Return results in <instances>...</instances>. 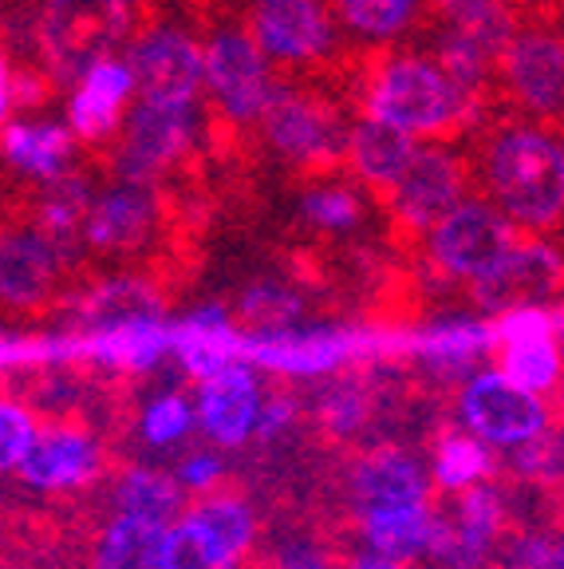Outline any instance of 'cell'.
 I'll list each match as a JSON object with an SVG mask.
<instances>
[{
    "instance_id": "cell-21",
    "label": "cell",
    "mask_w": 564,
    "mask_h": 569,
    "mask_svg": "<svg viewBox=\"0 0 564 569\" xmlns=\"http://www.w3.org/2000/svg\"><path fill=\"white\" fill-rule=\"evenodd\" d=\"M505 76L510 88L530 111L553 116L564 107V44L553 36H517L505 48Z\"/></svg>"
},
{
    "instance_id": "cell-1",
    "label": "cell",
    "mask_w": 564,
    "mask_h": 569,
    "mask_svg": "<svg viewBox=\"0 0 564 569\" xmlns=\"http://www.w3.org/2000/svg\"><path fill=\"white\" fill-rule=\"evenodd\" d=\"M490 187L521 226H548L564 213V147L548 134L517 127L490 147Z\"/></svg>"
},
{
    "instance_id": "cell-27",
    "label": "cell",
    "mask_w": 564,
    "mask_h": 569,
    "mask_svg": "<svg viewBox=\"0 0 564 569\" xmlns=\"http://www.w3.org/2000/svg\"><path fill=\"white\" fill-rule=\"evenodd\" d=\"M490 345H494V325H482V320H466V317L434 320L423 332L406 337V348H411L423 365H431L439 376L470 372V365H474Z\"/></svg>"
},
{
    "instance_id": "cell-2",
    "label": "cell",
    "mask_w": 564,
    "mask_h": 569,
    "mask_svg": "<svg viewBox=\"0 0 564 569\" xmlns=\"http://www.w3.org/2000/svg\"><path fill=\"white\" fill-rule=\"evenodd\" d=\"M131 12L123 0H44L40 52L60 83H75L127 40Z\"/></svg>"
},
{
    "instance_id": "cell-14",
    "label": "cell",
    "mask_w": 564,
    "mask_h": 569,
    "mask_svg": "<svg viewBox=\"0 0 564 569\" xmlns=\"http://www.w3.org/2000/svg\"><path fill=\"white\" fill-rule=\"evenodd\" d=\"M60 249L40 226H4L0 230V305L40 309L60 284Z\"/></svg>"
},
{
    "instance_id": "cell-39",
    "label": "cell",
    "mask_w": 564,
    "mask_h": 569,
    "mask_svg": "<svg viewBox=\"0 0 564 569\" xmlns=\"http://www.w3.org/2000/svg\"><path fill=\"white\" fill-rule=\"evenodd\" d=\"M320 419L332 436H352L355 427L367 419L371 411V396L363 388L360 376H344V380H332L320 396Z\"/></svg>"
},
{
    "instance_id": "cell-47",
    "label": "cell",
    "mask_w": 564,
    "mask_h": 569,
    "mask_svg": "<svg viewBox=\"0 0 564 569\" xmlns=\"http://www.w3.org/2000/svg\"><path fill=\"white\" fill-rule=\"evenodd\" d=\"M289 569H320V566H316V561H312V558H300V561H292Z\"/></svg>"
},
{
    "instance_id": "cell-3",
    "label": "cell",
    "mask_w": 564,
    "mask_h": 569,
    "mask_svg": "<svg viewBox=\"0 0 564 569\" xmlns=\"http://www.w3.org/2000/svg\"><path fill=\"white\" fill-rule=\"evenodd\" d=\"M470 99L450 80L446 68L419 56L383 63V71L371 83L367 116L399 127L406 134H439L466 111Z\"/></svg>"
},
{
    "instance_id": "cell-41",
    "label": "cell",
    "mask_w": 564,
    "mask_h": 569,
    "mask_svg": "<svg viewBox=\"0 0 564 569\" xmlns=\"http://www.w3.org/2000/svg\"><path fill=\"white\" fill-rule=\"evenodd\" d=\"M36 439V419L28 408L0 400V471H17Z\"/></svg>"
},
{
    "instance_id": "cell-8",
    "label": "cell",
    "mask_w": 564,
    "mask_h": 569,
    "mask_svg": "<svg viewBox=\"0 0 564 569\" xmlns=\"http://www.w3.org/2000/svg\"><path fill=\"white\" fill-rule=\"evenodd\" d=\"M513 230L494 206L485 202H459L431 230V258L442 273L477 281L497 261L510 253Z\"/></svg>"
},
{
    "instance_id": "cell-6",
    "label": "cell",
    "mask_w": 564,
    "mask_h": 569,
    "mask_svg": "<svg viewBox=\"0 0 564 569\" xmlns=\"http://www.w3.org/2000/svg\"><path fill=\"white\" fill-rule=\"evenodd\" d=\"M205 88L233 123L261 119L273 96V80H269L265 48L256 44V36L238 32V28L213 32V40L205 44Z\"/></svg>"
},
{
    "instance_id": "cell-7",
    "label": "cell",
    "mask_w": 564,
    "mask_h": 569,
    "mask_svg": "<svg viewBox=\"0 0 564 569\" xmlns=\"http://www.w3.org/2000/svg\"><path fill=\"white\" fill-rule=\"evenodd\" d=\"M134 91L147 103H198L205 83V48L182 28H150L131 48Z\"/></svg>"
},
{
    "instance_id": "cell-46",
    "label": "cell",
    "mask_w": 564,
    "mask_h": 569,
    "mask_svg": "<svg viewBox=\"0 0 564 569\" xmlns=\"http://www.w3.org/2000/svg\"><path fill=\"white\" fill-rule=\"evenodd\" d=\"M9 107H12V71L4 63V56H0V123L9 116Z\"/></svg>"
},
{
    "instance_id": "cell-13",
    "label": "cell",
    "mask_w": 564,
    "mask_h": 569,
    "mask_svg": "<svg viewBox=\"0 0 564 569\" xmlns=\"http://www.w3.org/2000/svg\"><path fill=\"white\" fill-rule=\"evenodd\" d=\"M462 202V170L439 147H415L406 170L391 187V210L406 230H434Z\"/></svg>"
},
{
    "instance_id": "cell-38",
    "label": "cell",
    "mask_w": 564,
    "mask_h": 569,
    "mask_svg": "<svg viewBox=\"0 0 564 569\" xmlns=\"http://www.w3.org/2000/svg\"><path fill=\"white\" fill-rule=\"evenodd\" d=\"M348 28L367 40H391L403 32L419 12V0H335Z\"/></svg>"
},
{
    "instance_id": "cell-33",
    "label": "cell",
    "mask_w": 564,
    "mask_h": 569,
    "mask_svg": "<svg viewBox=\"0 0 564 569\" xmlns=\"http://www.w3.org/2000/svg\"><path fill=\"white\" fill-rule=\"evenodd\" d=\"M304 312V301H300L296 289H289L284 281H253L241 293V325L249 329V337H265V332H281L292 329Z\"/></svg>"
},
{
    "instance_id": "cell-36",
    "label": "cell",
    "mask_w": 564,
    "mask_h": 569,
    "mask_svg": "<svg viewBox=\"0 0 564 569\" xmlns=\"http://www.w3.org/2000/svg\"><path fill=\"white\" fill-rule=\"evenodd\" d=\"M300 213H304V222L316 226V230H324V233H348L360 226L363 206L352 187H344V182H328V187L304 190Z\"/></svg>"
},
{
    "instance_id": "cell-34",
    "label": "cell",
    "mask_w": 564,
    "mask_h": 569,
    "mask_svg": "<svg viewBox=\"0 0 564 569\" xmlns=\"http://www.w3.org/2000/svg\"><path fill=\"white\" fill-rule=\"evenodd\" d=\"M167 558L170 569H238V558L194 515L167 530Z\"/></svg>"
},
{
    "instance_id": "cell-32",
    "label": "cell",
    "mask_w": 564,
    "mask_h": 569,
    "mask_svg": "<svg viewBox=\"0 0 564 569\" xmlns=\"http://www.w3.org/2000/svg\"><path fill=\"white\" fill-rule=\"evenodd\" d=\"M115 502H119V515L150 518V522L167 526L170 518L182 510V482L162 471H142V467H134V471H127L123 479H119Z\"/></svg>"
},
{
    "instance_id": "cell-48",
    "label": "cell",
    "mask_w": 564,
    "mask_h": 569,
    "mask_svg": "<svg viewBox=\"0 0 564 569\" xmlns=\"http://www.w3.org/2000/svg\"><path fill=\"white\" fill-rule=\"evenodd\" d=\"M556 569H564V542H556Z\"/></svg>"
},
{
    "instance_id": "cell-22",
    "label": "cell",
    "mask_w": 564,
    "mask_h": 569,
    "mask_svg": "<svg viewBox=\"0 0 564 569\" xmlns=\"http://www.w3.org/2000/svg\"><path fill=\"white\" fill-rule=\"evenodd\" d=\"M352 502L360 510V518L423 507L426 479L419 471V462L406 459L403 451H371L355 462L352 471Z\"/></svg>"
},
{
    "instance_id": "cell-4",
    "label": "cell",
    "mask_w": 564,
    "mask_h": 569,
    "mask_svg": "<svg viewBox=\"0 0 564 569\" xmlns=\"http://www.w3.org/2000/svg\"><path fill=\"white\" fill-rule=\"evenodd\" d=\"M380 345L383 340L371 332L292 325V329L265 332V337H241V360L284 376H328Z\"/></svg>"
},
{
    "instance_id": "cell-18",
    "label": "cell",
    "mask_w": 564,
    "mask_h": 569,
    "mask_svg": "<svg viewBox=\"0 0 564 569\" xmlns=\"http://www.w3.org/2000/svg\"><path fill=\"white\" fill-rule=\"evenodd\" d=\"M99 471H103V451H99V443L88 431H75V427L36 431L32 447H28V455L17 467L20 482H28L36 490L88 487Z\"/></svg>"
},
{
    "instance_id": "cell-29",
    "label": "cell",
    "mask_w": 564,
    "mask_h": 569,
    "mask_svg": "<svg viewBox=\"0 0 564 569\" xmlns=\"http://www.w3.org/2000/svg\"><path fill=\"white\" fill-rule=\"evenodd\" d=\"M167 530L170 526L150 522V518L119 515L99 533L95 569H170Z\"/></svg>"
},
{
    "instance_id": "cell-44",
    "label": "cell",
    "mask_w": 564,
    "mask_h": 569,
    "mask_svg": "<svg viewBox=\"0 0 564 569\" xmlns=\"http://www.w3.org/2000/svg\"><path fill=\"white\" fill-rule=\"evenodd\" d=\"M289 419H292V403L289 400H281V396H276V400H265V403H261V416H256L253 436L256 439H273L276 431L289 423Z\"/></svg>"
},
{
    "instance_id": "cell-24",
    "label": "cell",
    "mask_w": 564,
    "mask_h": 569,
    "mask_svg": "<svg viewBox=\"0 0 564 569\" xmlns=\"http://www.w3.org/2000/svg\"><path fill=\"white\" fill-rule=\"evenodd\" d=\"M139 320H162L159 289L142 277H111V281L95 284L91 293H83L80 309H75V325L83 329V337L139 325Z\"/></svg>"
},
{
    "instance_id": "cell-35",
    "label": "cell",
    "mask_w": 564,
    "mask_h": 569,
    "mask_svg": "<svg viewBox=\"0 0 564 569\" xmlns=\"http://www.w3.org/2000/svg\"><path fill=\"white\" fill-rule=\"evenodd\" d=\"M490 451H485V443L474 436V431H466V436H446L439 443V455H434V479H439L442 490H466L474 487V482H482L485 475H490Z\"/></svg>"
},
{
    "instance_id": "cell-15",
    "label": "cell",
    "mask_w": 564,
    "mask_h": 569,
    "mask_svg": "<svg viewBox=\"0 0 564 569\" xmlns=\"http://www.w3.org/2000/svg\"><path fill=\"white\" fill-rule=\"evenodd\" d=\"M502 515L505 510L497 490L482 487V482L459 490L454 515H439L431 553H439L454 569H477L490 558L497 533H502Z\"/></svg>"
},
{
    "instance_id": "cell-11",
    "label": "cell",
    "mask_w": 564,
    "mask_h": 569,
    "mask_svg": "<svg viewBox=\"0 0 564 569\" xmlns=\"http://www.w3.org/2000/svg\"><path fill=\"white\" fill-rule=\"evenodd\" d=\"M502 372L530 391H548L561 380V348H556V320L541 305L510 309L494 320V345Z\"/></svg>"
},
{
    "instance_id": "cell-49",
    "label": "cell",
    "mask_w": 564,
    "mask_h": 569,
    "mask_svg": "<svg viewBox=\"0 0 564 569\" xmlns=\"http://www.w3.org/2000/svg\"><path fill=\"white\" fill-rule=\"evenodd\" d=\"M123 4H139V0H123Z\"/></svg>"
},
{
    "instance_id": "cell-43",
    "label": "cell",
    "mask_w": 564,
    "mask_h": 569,
    "mask_svg": "<svg viewBox=\"0 0 564 569\" xmlns=\"http://www.w3.org/2000/svg\"><path fill=\"white\" fill-rule=\"evenodd\" d=\"M221 479V459L218 455H190V459L178 467V482L185 490H210Z\"/></svg>"
},
{
    "instance_id": "cell-37",
    "label": "cell",
    "mask_w": 564,
    "mask_h": 569,
    "mask_svg": "<svg viewBox=\"0 0 564 569\" xmlns=\"http://www.w3.org/2000/svg\"><path fill=\"white\" fill-rule=\"evenodd\" d=\"M190 515H194L238 561L245 558L249 546H253V538H256L253 515H249V507L238 502V498H205V502H198V507L190 510Z\"/></svg>"
},
{
    "instance_id": "cell-17",
    "label": "cell",
    "mask_w": 564,
    "mask_h": 569,
    "mask_svg": "<svg viewBox=\"0 0 564 569\" xmlns=\"http://www.w3.org/2000/svg\"><path fill=\"white\" fill-rule=\"evenodd\" d=\"M159 194L142 178H119L115 187L99 190L88 213V246L103 253H123L154 233Z\"/></svg>"
},
{
    "instance_id": "cell-10",
    "label": "cell",
    "mask_w": 564,
    "mask_h": 569,
    "mask_svg": "<svg viewBox=\"0 0 564 569\" xmlns=\"http://www.w3.org/2000/svg\"><path fill=\"white\" fill-rule=\"evenodd\" d=\"M261 127H265L273 151H281L300 167H324L335 154H344V134L335 127L332 111L304 91L273 88L265 111H261Z\"/></svg>"
},
{
    "instance_id": "cell-25",
    "label": "cell",
    "mask_w": 564,
    "mask_h": 569,
    "mask_svg": "<svg viewBox=\"0 0 564 569\" xmlns=\"http://www.w3.org/2000/svg\"><path fill=\"white\" fill-rule=\"evenodd\" d=\"M71 127L52 123V119H32V123H9L0 134V154L12 170L40 182L68 174L71 167Z\"/></svg>"
},
{
    "instance_id": "cell-12",
    "label": "cell",
    "mask_w": 564,
    "mask_h": 569,
    "mask_svg": "<svg viewBox=\"0 0 564 569\" xmlns=\"http://www.w3.org/2000/svg\"><path fill=\"white\" fill-rule=\"evenodd\" d=\"M564 281V261L556 249L541 246V241H513L510 253L497 261L485 277L474 281V297L482 309L490 312H510L525 309V305H541L553 297Z\"/></svg>"
},
{
    "instance_id": "cell-9",
    "label": "cell",
    "mask_w": 564,
    "mask_h": 569,
    "mask_svg": "<svg viewBox=\"0 0 564 569\" xmlns=\"http://www.w3.org/2000/svg\"><path fill=\"white\" fill-rule=\"evenodd\" d=\"M194 139V103H139L131 107L119 147V178H150L178 162Z\"/></svg>"
},
{
    "instance_id": "cell-31",
    "label": "cell",
    "mask_w": 564,
    "mask_h": 569,
    "mask_svg": "<svg viewBox=\"0 0 564 569\" xmlns=\"http://www.w3.org/2000/svg\"><path fill=\"white\" fill-rule=\"evenodd\" d=\"M360 522H363V538H367L371 550L387 553V558H395V561H411V558H419V553H431L439 515L431 510V502H423V507L367 515V518H360Z\"/></svg>"
},
{
    "instance_id": "cell-40",
    "label": "cell",
    "mask_w": 564,
    "mask_h": 569,
    "mask_svg": "<svg viewBox=\"0 0 564 569\" xmlns=\"http://www.w3.org/2000/svg\"><path fill=\"white\" fill-rule=\"evenodd\" d=\"M190 427H194V408H190L185 396H178V391L159 396V400L147 408V416H142V436L154 447L182 443V439L190 436Z\"/></svg>"
},
{
    "instance_id": "cell-45",
    "label": "cell",
    "mask_w": 564,
    "mask_h": 569,
    "mask_svg": "<svg viewBox=\"0 0 564 569\" xmlns=\"http://www.w3.org/2000/svg\"><path fill=\"white\" fill-rule=\"evenodd\" d=\"M348 569H403V561H395V558H387V553H380V550H363V553H355L352 561H348Z\"/></svg>"
},
{
    "instance_id": "cell-42",
    "label": "cell",
    "mask_w": 564,
    "mask_h": 569,
    "mask_svg": "<svg viewBox=\"0 0 564 569\" xmlns=\"http://www.w3.org/2000/svg\"><path fill=\"white\" fill-rule=\"evenodd\" d=\"M505 569H556V542L548 538H525L510 550Z\"/></svg>"
},
{
    "instance_id": "cell-23",
    "label": "cell",
    "mask_w": 564,
    "mask_h": 569,
    "mask_svg": "<svg viewBox=\"0 0 564 569\" xmlns=\"http://www.w3.org/2000/svg\"><path fill=\"white\" fill-rule=\"evenodd\" d=\"M174 356L198 383L241 360V332L233 329L230 309L202 305V309L185 312L174 325Z\"/></svg>"
},
{
    "instance_id": "cell-20",
    "label": "cell",
    "mask_w": 564,
    "mask_h": 569,
    "mask_svg": "<svg viewBox=\"0 0 564 569\" xmlns=\"http://www.w3.org/2000/svg\"><path fill=\"white\" fill-rule=\"evenodd\" d=\"M261 383H256L253 365L233 360L230 368H221L218 376L202 380V396H198V419H202L205 436L221 447H241L256 431V416H261Z\"/></svg>"
},
{
    "instance_id": "cell-28",
    "label": "cell",
    "mask_w": 564,
    "mask_h": 569,
    "mask_svg": "<svg viewBox=\"0 0 564 569\" xmlns=\"http://www.w3.org/2000/svg\"><path fill=\"white\" fill-rule=\"evenodd\" d=\"M91 187L80 174H60L44 182L40 198V230L48 233L63 261H75L88 249V213H91Z\"/></svg>"
},
{
    "instance_id": "cell-19",
    "label": "cell",
    "mask_w": 564,
    "mask_h": 569,
    "mask_svg": "<svg viewBox=\"0 0 564 569\" xmlns=\"http://www.w3.org/2000/svg\"><path fill=\"white\" fill-rule=\"evenodd\" d=\"M134 91V68L131 60L107 56L95 68H88L75 80V91L68 99V127L71 134H80L88 142L111 139L123 123V111L131 103Z\"/></svg>"
},
{
    "instance_id": "cell-5",
    "label": "cell",
    "mask_w": 564,
    "mask_h": 569,
    "mask_svg": "<svg viewBox=\"0 0 564 569\" xmlns=\"http://www.w3.org/2000/svg\"><path fill=\"white\" fill-rule=\"evenodd\" d=\"M459 411L466 431H474L485 447H521L545 436L548 423V411L537 391L513 383L502 368L470 376L462 388Z\"/></svg>"
},
{
    "instance_id": "cell-26",
    "label": "cell",
    "mask_w": 564,
    "mask_h": 569,
    "mask_svg": "<svg viewBox=\"0 0 564 569\" xmlns=\"http://www.w3.org/2000/svg\"><path fill=\"white\" fill-rule=\"evenodd\" d=\"M411 154H415V134L399 131V127L383 123L375 116L360 119L348 134V162L367 187L391 190L411 162Z\"/></svg>"
},
{
    "instance_id": "cell-16",
    "label": "cell",
    "mask_w": 564,
    "mask_h": 569,
    "mask_svg": "<svg viewBox=\"0 0 564 569\" xmlns=\"http://www.w3.org/2000/svg\"><path fill=\"white\" fill-rule=\"evenodd\" d=\"M253 36L273 60L304 63L332 48V20L320 0H256Z\"/></svg>"
},
{
    "instance_id": "cell-30",
    "label": "cell",
    "mask_w": 564,
    "mask_h": 569,
    "mask_svg": "<svg viewBox=\"0 0 564 569\" xmlns=\"http://www.w3.org/2000/svg\"><path fill=\"white\" fill-rule=\"evenodd\" d=\"M439 9L446 20V36L470 44L485 60H494L510 48L513 24L502 0H439Z\"/></svg>"
}]
</instances>
